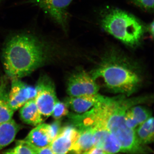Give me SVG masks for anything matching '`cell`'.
<instances>
[{
    "label": "cell",
    "instance_id": "1",
    "mask_svg": "<svg viewBox=\"0 0 154 154\" xmlns=\"http://www.w3.org/2000/svg\"><path fill=\"white\" fill-rule=\"evenodd\" d=\"M151 97L129 98L122 94L113 97L99 95V100L91 110L81 114L69 113L68 116L77 129L94 126L105 128L118 141L122 152L146 153L150 150L139 141L135 130L127 126L125 115L133 106L149 102Z\"/></svg>",
    "mask_w": 154,
    "mask_h": 154
},
{
    "label": "cell",
    "instance_id": "2",
    "mask_svg": "<svg viewBox=\"0 0 154 154\" xmlns=\"http://www.w3.org/2000/svg\"><path fill=\"white\" fill-rule=\"evenodd\" d=\"M66 52V47L59 42L32 32H21L13 34L5 42L2 62L8 76L20 79Z\"/></svg>",
    "mask_w": 154,
    "mask_h": 154
},
{
    "label": "cell",
    "instance_id": "3",
    "mask_svg": "<svg viewBox=\"0 0 154 154\" xmlns=\"http://www.w3.org/2000/svg\"><path fill=\"white\" fill-rule=\"evenodd\" d=\"M90 74L96 80L103 79L109 91L129 97L143 85L144 71L140 63L119 48H106Z\"/></svg>",
    "mask_w": 154,
    "mask_h": 154
},
{
    "label": "cell",
    "instance_id": "4",
    "mask_svg": "<svg viewBox=\"0 0 154 154\" xmlns=\"http://www.w3.org/2000/svg\"><path fill=\"white\" fill-rule=\"evenodd\" d=\"M99 23L103 30L131 49L140 46L146 31L139 19L118 8H109L102 11Z\"/></svg>",
    "mask_w": 154,
    "mask_h": 154
},
{
    "label": "cell",
    "instance_id": "5",
    "mask_svg": "<svg viewBox=\"0 0 154 154\" xmlns=\"http://www.w3.org/2000/svg\"><path fill=\"white\" fill-rule=\"evenodd\" d=\"M99 90L96 80L82 68L76 69L67 80L66 92L69 96L95 95Z\"/></svg>",
    "mask_w": 154,
    "mask_h": 154
},
{
    "label": "cell",
    "instance_id": "6",
    "mask_svg": "<svg viewBox=\"0 0 154 154\" xmlns=\"http://www.w3.org/2000/svg\"><path fill=\"white\" fill-rule=\"evenodd\" d=\"M36 95L34 99L38 110L43 117H48L52 113L57 96L54 83L50 77L42 75L38 79L36 87Z\"/></svg>",
    "mask_w": 154,
    "mask_h": 154
},
{
    "label": "cell",
    "instance_id": "7",
    "mask_svg": "<svg viewBox=\"0 0 154 154\" xmlns=\"http://www.w3.org/2000/svg\"><path fill=\"white\" fill-rule=\"evenodd\" d=\"M72 0H32L65 33L68 29L69 7Z\"/></svg>",
    "mask_w": 154,
    "mask_h": 154
},
{
    "label": "cell",
    "instance_id": "8",
    "mask_svg": "<svg viewBox=\"0 0 154 154\" xmlns=\"http://www.w3.org/2000/svg\"><path fill=\"white\" fill-rule=\"evenodd\" d=\"M9 91L10 105L14 111L22 107L26 102L35 98L36 95L35 87L28 85L20 79H11Z\"/></svg>",
    "mask_w": 154,
    "mask_h": 154
},
{
    "label": "cell",
    "instance_id": "9",
    "mask_svg": "<svg viewBox=\"0 0 154 154\" xmlns=\"http://www.w3.org/2000/svg\"><path fill=\"white\" fill-rule=\"evenodd\" d=\"M79 133L72 125L61 128L58 134L50 144L53 154H67L79 137Z\"/></svg>",
    "mask_w": 154,
    "mask_h": 154
},
{
    "label": "cell",
    "instance_id": "10",
    "mask_svg": "<svg viewBox=\"0 0 154 154\" xmlns=\"http://www.w3.org/2000/svg\"><path fill=\"white\" fill-rule=\"evenodd\" d=\"M25 140L35 149L50 145L53 138L50 124L42 123L36 126L29 132Z\"/></svg>",
    "mask_w": 154,
    "mask_h": 154
},
{
    "label": "cell",
    "instance_id": "11",
    "mask_svg": "<svg viewBox=\"0 0 154 154\" xmlns=\"http://www.w3.org/2000/svg\"><path fill=\"white\" fill-rule=\"evenodd\" d=\"M99 95L98 94L69 96L65 99L64 102L75 113L81 114L87 112L94 107L99 100Z\"/></svg>",
    "mask_w": 154,
    "mask_h": 154
},
{
    "label": "cell",
    "instance_id": "12",
    "mask_svg": "<svg viewBox=\"0 0 154 154\" xmlns=\"http://www.w3.org/2000/svg\"><path fill=\"white\" fill-rule=\"evenodd\" d=\"M20 108V118L26 124L36 126L43 123V116L38 110L34 99L29 100Z\"/></svg>",
    "mask_w": 154,
    "mask_h": 154
},
{
    "label": "cell",
    "instance_id": "13",
    "mask_svg": "<svg viewBox=\"0 0 154 154\" xmlns=\"http://www.w3.org/2000/svg\"><path fill=\"white\" fill-rule=\"evenodd\" d=\"M8 83L5 78L0 80V123L12 119L15 111L9 101Z\"/></svg>",
    "mask_w": 154,
    "mask_h": 154
},
{
    "label": "cell",
    "instance_id": "14",
    "mask_svg": "<svg viewBox=\"0 0 154 154\" xmlns=\"http://www.w3.org/2000/svg\"><path fill=\"white\" fill-rule=\"evenodd\" d=\"M21 128L13 118L0 123V150L14 141Z\"/></svg>",
    "mask_w": 154,
    "mask_h": 154
},
{
    "label": "cell",
    "instance_id": "15",
    "mask_svg": "<svg viewBox=\"0 0 154 154\" xmlns=\"http://www.w3.org/2000/svg\"><path fill=\"white\" fill-rule=\"evenodd\" d=\"M78 131L79 135L73 145L70 152L76 154L86 153L94 146L93 129L91 127H86Z\"/></svg>",
    "mask_w": 154,
    "mask_h": 154
},
{
    "label": "cell",
    "instance_id": "16",
    "mask_svg": "<svg viewBox=\"0 0 154 154\" xmlns=\"http://www.w3.org/2000/svg\"><path fill=\"white\" fill-rule=\"evenodd\" d=\"M135 133L139 141L143 145L152 142L154 134L153 117L151 116L140 125Z\"/></svg>",
    "mask_w": 154,
    "mask_h": 154
},
{
    "label": "cell",
    "instance_id": "17",
    "mask_svg": "<svg viewBox=\"0 0 154 154\" xmlns=\"http://www.w3.org/2000/svg\"><path fill=\"white\" fill-rule=\"evenodd\" d=\"M5 154H36V149L25 139L17 142L16 146L3 152Z\"/></svg>",
    "mask_w": 154,
    "mask_h": 154
},
{
    "label": "cell",
    "instance_id": "18",
    "mask_svg": "<svg viewBox=\"0 0 154 154\" xmlns=\"http://www.w3.org/2000/svg\"><path fill=\"white\" fill-rule=\"evenodd\" d=\"M130 110L139 125L151 117L152 114L150 110H148L146 107L138 105L131 107Z\"/></svg>",
    "mask_w": 154,
    "mask_h": 154
},
{
    "label": "cell",
    "instance_id": "19",
    "mask_svg": "<svg viewBox=\"0 0 154 154\" xmlns=\"http://www.w3.org/2000/svg\"><path fill=\"white\" fill-rule=\"evenodd\" d=\"M68 107L64 102H61L57 100L53 109L51 116L56 120H59L61 118L66 116L68 114Z\"/></svg>",
    "mask_w": 154,
    "mask_h": 154
},
{
    "label": "cell",
    "instance_id": "20",
    "mask_svg": "<svg viewBox=\"0 0 154 154\" xmlns=\"http://www.w3.org/2000/svg\"><path fill=\"white\" fill-rule=\"evenodd\" d=\"M136 6L148 12H153L154 0H131Z\"/></svg>",
    "mask_w": 154,
    "mask_h": 154
},
{
    "label": "cell",
    "instance_id": "21",
    "mask_svg": "<svg viewBox=\"0 0 154 154\" xmlns=\"http://www.w3.org/2000/svg\"><path fill=\"white\" fill-rule=\"evenodd\" d=\"M125 121L127 126L131 129L135 130L137 127L139 125L137 122L134 118L130 109L127 110L125 113Z\"/></svg>",
    "mask_w": 154,
    "mask_h": 154
},
{
    "label": "cell",
    "instance_id": "22",
    "mask_svg": "<svg viewBox=\"0 0 154 154\" xmlns=\"http://www.w3.org/2000/svg\"><path fill=\"white\" fill-rule=\"evenodd\" d=\"M36 154H53L50 145L36 149Z\"/></svg>",
    "mask_w": 154,
    "mask_h": 154
},
{
    "label": "cell",
    "instance_id": "23",
    "mask_svg": "<svg viewBox=\"0 0 154 154\" xmlns=\"http://www.w3.org/2000/svg\"><path fill=\"white\" fill-rule=\"evenodd\" d=\"M86 154H106L105 151L103 150L102 149L93 146L91 149H90L88 152L86 153Z\"/></svg>",
    "mask_w": 154,
    "mask_h": 154
},
{
    "label": "cell",
    "instance_id": "24",
    "mask_svg": "<svg viewBox=\"0 0 154 154\" xmlns=\"http://www.w3.org/2000/svg\"><path fill=\"white\" fill-rule=\"evenodd\" d=\"M154 21H152L151 23L147 26V27L146 28V30H147L148 32L149 33L150 35L153 37L154 36Z\"/></svg>",
    "mask_w": 154,
    "mask_h": 154
},
{
    "label": "cell",
    "instance_id": "25",
    "mask_svg": "<svg viewBox=\"0 0 154 154\" xmlns=\"http://www.w3.org/2000/svg\"><path fill=\"white\" fill-rule=\"evenodd\" d=\"M1 1H2V0H0V2H1Z\"/></svg>",
    "mask_w": 154,
    "mask_h": 154
}]
</instances>
